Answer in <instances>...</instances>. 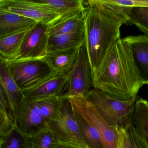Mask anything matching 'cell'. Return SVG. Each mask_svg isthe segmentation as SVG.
Instances as JSON below:
<instances>
[{
  "label": "cell",
  "mask_w": 148,
  "mask_h": 148,
  "mask_svg": "<svg viewBox=\"0 0 148 148\" xmlns=\"http://www.w3.org/2000/svg\"><path fill=\"white\" fill-rule=\"evenodd\" d=\"M84 11V46L95 75L111 46L121 38V27L129 21L130 7L111 0H89Z\"/></svg>",
  "instance_id": "obj_1"
},
{
  "label": "cell",
  "mask_w": 148,
  "mask_h": 148,
  "mask_svg": "<svg viewBox=\"0 0 148 148\" xmlns=\"http://www.w3.org/2000/svg\"><path fill=\"white\" fill-rule=\"evenodd\" d=\"M144 84L130 45L120 38L110 48L93 76V88L114 99L128 101L136 98Z\"/></svg>",
  "instance_id": "obj_2"
},
{
  "label": "cell",
  "mask_w": 148,
  "mask_h": 148,
  "mask_svg": "<svg viewBox=\"0 0 148 148\" xmlns=\"http://www.w3.org/2000/svg\"><path fill=\"white\" fill-rule=\"evenodd\" d=\"M84 96L110 126L125 129L133 123L136 98L120 101L95 88Z\"/></svg>",
  "instance_id": "obj_3"
},
{
  "label": "cell",
  "mask_w": 148,
  "mask_h": 148,
  "mask_svg": "<svg viewBox=\"0 0 148 148\" xmlns=\"http://www.w3.org/2000/svg\"><path fill=\"white\" fill-rule=\"evenodd\" d=\"M48 127L55 135L58 142L90 148L81 134L67 95L61 98L57 113L48 124Z\"/></svg>",
  "instance_id": "obj_4"
},
{
  "label": "cell",
  "mask_w": 148,
  "mask_h": 148,
  "mask_svg": "<svg viewBox=\"0 0 148 148\" xmlns=\"http://www.w3.org/2000/svg\"><path fill=\"white\" fill-rule=\"evenodd\" d=\"M69 97L74 111L99 133L103 148H116L119 129L110 126L84 96Z\"/></svg>",
  "instance_id": "obj_5"
},
{
  "label": "cell",
  "mask_w": 148,
  "mask_h": 148,
  "mask_svg": "<svg viewBox=\"0 0 148 148\" xmlns=\"http://www.w3.org/2000/svg\"><path fill=\"white\" fill-rule=\"evenodd\" d=\"M14 128L28 138L47 127L37 99L23 98L12 113Z\"/></svg>",
  "instance_id": "obj_6"
},
{
  "label": "cell",
  "mask_w": 148,
  "mask_h": 148,
  "mask_svg": "<svg viewBox=\"0 0 148 148\" xmlns=\"http://www.w3.org/2000/svg\"><path fill=\"white\" fill-rule=\"evenodd\" d=\"M5 61L14 81L22 91L39 83L53 73L42 60Z\"/></svg>",
  "instance_id": "obj_7"
},
{
  "label": "cell",
  "mask_w": 148,
  "mask_h": 148,
  "mask_svg": "<svg viewBox=\"0 0 148 148\" xmlns=\"http://www.w3.org/2000/svg\"><path fill=\"white\" fill-rule=\"evenodd\" d=\"M0 8L43 23L49 28L60 17L40 0H0Z\"/></svg>",
  "instance_id": "obj_8"
},
{
  "label": "cell",
  "mask_w": 148,
  "mask_h": 148,
  "mask_svg": "<svg viewBox=\"0 0 148 148\" xmlns=\"http://www.w3.org/2000/svg\"><path fill=\"white\" fill-rule=\"evenodd\" d=\"M92 70L84 43L78 48L69 77L68 97L85 96L93 88Z\"/></svg>",
  "instance_id": "obj_9"
},
{
  "label": "cell",
  "mask_w": 148,
  "mask_h": 148,
  "mask_svg": "<svg viewBox=\"0 0 148 148\" xmlns=\"http://www.w3.org/2000/svg\"><path fill=\"white\" fill-rule=\"evenodd\" d=\"M49 27L41 23L29 31L23 43L12 60H42L47 54Z\"/></svg>",
  "instance_id": "obj_10"
},
{
  "label": "cell",
  "mask_w": 148,
  "mask_h": 148,
  "mask_svg": "<svg viewBox=\"0 0 148 148\" xmlns=\"http://www.w3.org/2000/svg\"><path fill=\"white\" fill-rule=\"evenodd\" d=\"M69 77L70 73L61 75L53 73L39 83L23 90V98L61 97L67 95Z\"/></svg>",
  "instance_id": "obj_11"
},
{
  "label": "cell",
  "mask_w": 148,
  "mask_h": 148,
  "mask_svg": "<svg viewBox=\"0 0 148 148\" xmlns=\"http://www.w3.org/2000/svg\"><path fill=\"white\" fill-rule=\"evenodd\" d=\"M37 23L30 18L0 8V39L18 32L29 30Z\"/></svg>",
  "instance_id": "obj_12"
},
{
  "label": "cell",
  "mask_w": 148,
  "mask_h": 148,
  "mask_svg": "<svg viewBox=\"0 0 148 148\" xmlns=\"http://www.w3.org/2000/svg\"><path fill=\"white\" fill-rule=\"evenodd\" d=\"M0 85L12 113L23 99L22 92L14 81L6 61L0 56Z\"/></svg>",
  "instance_id": "obj_13"
},
{
  "label": "cell",
  "mask_w": 148,
  "mask_h": 148,
  "mask_svg": "<svg viewBox=\"0 0 148 148\" xmlns=\"http://www.w3.org/2000/svg\"><path fill=\"white\" fill-rule=\"evenodd\" d=\"M78 48L49 52L42 60L47 63L53 73L66 75L70 73L73 67Z\"/></svg>",
  "instance_id": "obj_14"
},
{
  "label": "cell",
  "mask_w": 148,
  "mask_h": 148,
  "mask_svg": "<svg viewBox=\"0 0 148 148\" xmlns=\"http://www.w3.org/2000/svg\"><path fill=\"white\" fill-rule=\"evenodd\" d=\"M124 39L130 45L144 84L148 85V36L145 35L130 36Z\"/></svg>",
  "instance_id": "obj_15"
},
{
  "label": "cell",
  "mask_w": 148,
  "mask_h": 148,
  "mask_svg": "<svg viewBox=\"0 0 148 148\" xmlns=\"http://www.w3.org/2000/svg\"><path fill=\"white\" fill-rule=\"evenodd\" d=\"M84 40V28L70 33L49 36L47 53L78 48Z\"/></svg>",
  "instance_id": "obj_16"
},
{
  "label": "cell",
  "mask_w": 148,
  "mask_h": 148,
  "mask_svg": "<svg viewBox=\"0 0 148 148\" xmlns=\"http://www.w3.org/2000/svg\"><path fill=\"white\" fill-rule=\"evenodd\" d=\"M84 11L72 16L58 19L49 28V36L70 33L84 28Z\"/></svg>",
  "instance_id": "obj_17"
},
{
  "label": "cell",
  "mask_w": 148,
  "mask_h": 148,
  "mask_svg": "<svg viewBox=\"0 0 148 148\" xmlns=\"http://www.w3.org/2000/svg\"><path fill=\"white\" fill-rule=\"evenodd\" d=\"M60 15V18L75 15L85 10L82 0H40ZM59 18V19H60Z\"/></svg>",
  "instance_id": "obj_18"
},
{
  "label": "cell",
  "mask_w": 148,
  "mask_h": 148,
  "mask_svg": "<svg viewBox=\"0 0 148 148\" xmlns=\"http://www.w3.org/2000/svg\"><path fill=\"white\" fill-rule=\"evenodd\" d=\"M30 30L18 32L0 39V56L5 60H12L20 50Z\"/></svg>",
  "instance_id": "obj_19"
},
{
  "label": "cell",
  "mask_w": 148,
  "mask_h": 148,
  "mask_svg": "<svg viewBox=\"0 0 148 148\" xmlns=\"http://www.w3.org/2000/svg\"><path fill=\"white\" fill-rule=\"evenodd\" d=\"M133 124L148 148V101L140 98L136 102Z\"/></svg>",
  "instance_id": "obj_20"
},
{
  "label": "cell",
  "mask_w": 148,
  "mask_h": 148,
  "mask_svg": "<svg viewBox=\"0 0 148 148\" xmlns=\"http://www.w3.org/2000/svg\"><path fill=\"white\" fill-rule=\"evenodd\" d=\"M116 148H148L133 123L125 129H119Z\"/></svg>",
  "instance_id": "obj_21"
},
{
  "label": "cell",
  "mask_w": 148,
  "mask_h": 148,
  "mask_svg": "<svg viewBox=\"0 0 148 148\" xmlns=\"http://www.w3.org/2000/svg\"><path fill=\"white\" fill-rule=\"evenodd\" d=\"M73 111L81 134L90 148H103L101 136L98 132L81 116Z\"/></svg>",
  "instance_id": "obj_22"
},
{
  "label": "cell",
  "mask_w": 148,
  "mask_h": 148,
  "mask_svg": "<svg viewBox=\"0 0 148 148\" xmlns=\"http://www.w3.org/2000/svg\"><path fill=\"white\" fill-rule=\"evenodd\" d=\"M28 148H52L58 142L53 132L48 128L27 138Z\"/></svg>",
  "instance_id": "obj_23"
},
{
  "label": "cell",
  "mask_w": 148,
  "mask_h": 148,
  "mask_svg": "<svg viewBox=\"0 0 148 148\" xmlns=\"http://www.w3.org/2000/svg\"><path fill=\"white\" fill-rule=\"evenodd\" d=\"M129 21L137 26L148 36V7H130Z\"/></svg>",
  "instance_id": "obj_24"
},
{
  "label": "cell",
  "mask_w": 148,
  "mask_h": 148,
  "mask_svg": "<svg viewBox=\"0 0 148 148\" xmlns=\"http://www.w3.org/2000/svg\"><path fill=\"white\" fill-rule=\"evenodd\" d=\"M61 97L35 98L38 100L42 116L47 125L55 116Z\"/></svg>",
  "instance_id": "obj_25"
},
{
  "label": "cell",
  "mask_w": 148,
  "mask_h": 148,
  "mask_svg": "<svg viewBox=\"0 0 148 148\" xmlns=\"http://www.w3.org/2000/svg\"><path fill=\"white\" fill-rule=\"evenodd\" d=\"M0 148H28L27 138L14 129L6 136Z\"/></svg>",
  "instance_id": "obj_26"
},
{
  "label": "cell",
  "mask_w": 148,
  "mask_h": 148,
  "mask_svg": "<svg viewBox=\"0 0 148 148\" xmlns=\"http://www.w3.org/2000/svg\"><path fill=\"white\" fill-rule=\"evenodd\" d=\"M14 129L13 119L0 105V134L5 136Z\"/></svg>",
  "instance_id": "obj_27"
},
{
  "label": "cell",
  "mask_w": 148,
  "mask_h": 148,
  "mask_svg": "<svg viewBox=\"0 0 148 148\" xmlns=\"http://www.w3.org/2000/svg\"><path fill=\"white\" fill-rule=\"evenodd\" d=\"M115 4L131 7H148V0H111Z\"/></svg>",
  "instance_id": "obj_28"
},
{
  "label": "cell",
  "mask_w": 148,
  "mask_h": 148,
  "mask_svg": "<svg viewBox=\"0 0 148 148\" xmlns=\"http://www.w3.org/2000/svg\"><path fill=\"white\" fill-rule=\"evenodd\" d=\"M0 105L2 107L3 109L8 114H9L12 118L11 111H10V109L8 104V102H7V100H6V98H5V96H4V94H3L1 85H0ZM12 119H13V118H12Z\"/></svg>",
  "instance_id": "obj_29"
},
{
  "label": "cell",
  "mask_w": 148,
  "mask_h": 148,
  "mask_svg": "<svg viewBox=\"0 0 148 148\" xmlns=\"http://www.w3.org/2000/svg\"><path fill=\"white\" fill-rule=\"evenodd\" d=\"M52 148H81L73 144L64 142H57Z\"/></svg>",
  "instance_id": "obj_30"
},
{
  "label": "cell",
  "mask_w": 148,
  "mask_h": 148,
  "mask_svg": "<svg viewBox=\"0 0 148 148\" xmlns=\"http://www.w3.org/2000/svg\"><path fill=\"white\" fill-rule=\"evenodd\" d=\"M3 136L1 134H0V147H1V145L3 141Z\"/></svg>",
  "instance_id": "obj_31"
}]
</instances>
